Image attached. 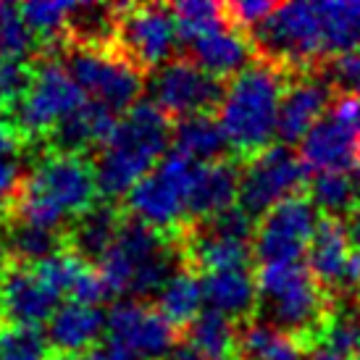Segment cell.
I'll use <instances>...</instances> for the list:
<instances>
[{
	"label": "cell",
	"instance_id": "obj_34",
	"mask_svg": "<svg viewBox=\"0 0 360 360\" xmlns=\"http://www.w3.org/2000/svg\"><path fill=\"white\" fill-rule=\"evenodd\" d=\"M0 360H51V345L40 329L11 326L0 337Z\"/></svg>",
	"mask_w": 360,
	"mask_h": 360
},
{
	"label": "cell",
	"instance_id": "obj_10",
	"mask_svg": "<svg viewBox=\"0 0 360 360\" xmlns=\"http://www.w3.org/2000/svg\"><path fill=\"white\" fill-rule=\"evenodd\" d=\"M110 45L142 74L163 69L166 63H171L179 45V30L171 6L169 8L158 3L119 6Z\"/></svg>",
	"mask_w": 360,
	"mask_h": 360
},
{
	"label": "cell",
	"instance_id": "obj_27",
	"mask_svg": "<svg viewBox=\"0 0 360 360\" xmlns=\"http://www.w3.org/2000/svg\"><path fill=\"white\" fill-rule=\"evenodd\" d=\"M202 302H205V292H202V279L190 269L181 266L166 287L158 292V302L155 308L174 323V326H190L192 321L202 313Z\"/></svg>",
	"mask_w": 360,
	"mask_h": 360
},
{
	"label": "cell",
	"instance_id": "obj_47",
	"mask_svg": "<svg viewBox=\"0 0 360 360\" xmlns=\"http://www.w3.org/2000/svg\"><path fill=\"white\" fill-rule=\"evenodd\" d=\"M229 360H231V358H229Z\"/></svg>",
	"mask_w": 360,
	"mask_h": 360
},
{
	"label": "cell",
	"instance_id": "obj_7",
	"mask_svg": "<svg viewBox=\"0 0 360 360\" xmlns=\"http://www.w3.org/2000/svg\"><path fill=\"white\" fill-rule=\"evenodd\" d=\"M202 163L171 153L127 195V216L163 234L190 224V195Z\"/></svg>",
	"mask_w": 360,
	"mask_h": 360
},
{
	"label": "cell",
	"instance_id": "obj_6",
	"mask_svg": "<svg viewBox=\"0 0 360 360\" xmlns=\"http://www.w3.org/2000/svg\"><path fill=\"white\" fill-rule=\"evenodd\" d=\"M250 40L260 60L274 63L287 74L321 69L326 48L319 3H279V8L252 32Z\"/></svg>",
	"mask_w": 360,
	"mask_h": 360
},
{
	"label": "cell",
	"instance_id": "obj_8",
	"mask_svg": "<svg viewBox=\"0 0 360 360\" xmlns=\"http://www.w3.org/2000/svg\"><path fill=\"white\" fill-rule=\"evenodd\" d=\"M66 69L87 101L119 110H131L140 103L145 74L124 58L113 45H66Z\"/></svg>",
	"mask_w": 360,
	"mask_h": 360
},
{
	"label": "cell",
	"instance_id": "obj_4",
	"mask_svg": "<svg viewBox=\"0 0 360 360\" xmlns=\"http://www.w3.org/2000/svg\"><path fill=\"white\" fill-rule=\"evenodd\" d=\"M181 260L187 258L176 234H163L127 216L119 240L95 269L101 271L110 295H129V300H140L158 295L181 269Z\"/></svg>",
	"mask_w": 360,
	"mask_h": 360
},
{
	"label": "cell",
	"instance_id": "obj_39",
	"mask_svg": "<svg viewBox=\"0 0 360 360\" xmlns=\"http://www.w3.org/2000/svg\"><path fill=\"white\" fill-rule=\"evenodd\" d=\"M160 360H202V355L192 347L190 342L184 340V342H176V345H174Z\"/></svg>",
	"mask_w": 360,
	"mask_h": 360
},
{
	"label": "cell",
	"instance_id": "obj_16",
	"mask_svg": "<svg viewBox=\"0 0 360 360\" xmlns=\"http://www.w3.org/2000/svg\"><path fill=\"white\" fill-rule=\"evenodd\" d=\"M334 87L326 79L323 71H308V74H295V79L287 84L279 108V129L276 137L281 145H295L302 142L316 124L331 110L334 103Z\"/></svg>",
	"mask_w": 360,
	"mask_h": 360
},
{
	"label": "cell",
	"instance_id": "obj_13",
	"mask_svg": "<svg viewBox=\"0 0 360 360\" xmlns=\"http://www.w3.org/2000/svg\"><path fill=\"white\" fill-rule=\"evenodd\" d=\"M224 82L210 77L190 58H176L163 69L153 71L150 101L169 119H190L219 110L224 101Z\"/></svg>",
	"mask_w": 360,
	"mask_h": 360
},
{
	"label": "cell",
	"instance_id": "obj_3",
	"mask_svg": "<svg viewBox=\"0 0 360 360\" xmlns=\"http://www.w3.org/2000/svg\"><path fill=\"white\" fill-rule=\"evenodd\" d=\"M284 79L287 71L266 60H255L226 84L216 119L237 158L250 160L271 148L279 129L281 98L287 90Z\"/></svg>",
	"mask_w": 360,
	"mask_h": 360
},
{
	"label": "cell",
	"instance_id": "obj_22",
	"mask_svg": "<svg viewBox=\"0 0 360 360\" xmlns=\"http://www.w3.org/2000/svg\"><path fill=\"white\" fill-rule=\"evenodd\" d=\"M127 216L116 210L110 202H95L87 213H82L77 221L69 224L66 231V250L79 255L92 266H98L105 252L119 240V231L124 226Z\"/></svg>",
	"mask_w": 360,
	"mask_h": 360
},
{
	"label": "cell",
	"instance_id": "obj_29",
	"mask_svg": "<svg viewBox=\"0 0 360 360\" xmlns=\"http://www.w3.org/2000/svg\"><path fill=\"white\" fill-rule=\"evenodd\" d=\"M237 334L240 329L234 326V321L216 310H202L187 326V342L205 360H229L231 352L237 350Z\"/></svg>",
	"mask_w": 360,
	"mask_h": 360
},
{
	"label": "cell",
	"instance_id": "obj_2",
	"mask_svg": "<svg viewBox=\"0 0 360 360\" xmlns=\"http://www.w3.org/2000/svg\"><path fill=\"white\" fill-rule=\"evenodd\" d=\"M174 140L171 121L153 101H140L124 113L108 145L95 158L98 192L105 200L127 198L160 160Z\"/></svg>",
	"mask_w": 360,
	"mask_h": 360
},
{
	"label": "cell",
	"instance_id": "obj_19",
	"mask_svg": "<svg viewBox=\"0 0 360 360\" xmlns=\"http://www.w3.org/2000/svg\"><path fill=\"white\" fill-rule=\"evenodd\" d=\"M119 127V113L103 103L87 101L84 105L69 113L53 129L48 142L53 145V153H69V155H82L95 148H105L113 131Z\"/></svg>",
	"mask_w": 360,
	"mask_h": 360
},
{
	"label": "cell",
	"instance_id": "obj_23",
	"mask_svg": "<svg viewBox=\"0 0 360 360\" xmlns=\"http://www.w3.org/2000/svg\"><path fill=\"white\" fill-rule=\"evenodd\" d=\"M240 176L242 171L229 158L202 163L190 195V224L234 208V202H240Z\"/></svg>",
	"mask_w": 360,
	"mask_h": 360
},
{
	"label": "cell",
	"instance_id": "obj_30",
	"mask_svg": "<svg viewBox=\"0 0 360 360\" xmlns=\"http://www.w3.org/2000/svg\"><path fill=\"white\" fill-rule=\"evenodd\" d=\"M310 202L323 219H340L342 213L350 216L360 202V192L355 176L350 174H316L310 181Z\"/></svg>",
	"mask_w": 360,
	"mask_h": 360
},
{
	"label": "cell",
	"instance_id": "obj_26",
	"mask_svg": "<svg viewBox=\"0 0 360 360\" xmlns=\"http://www.w3.org/2000/svg\"><path fill=\"white\" fill-rule=\"evenodd\" d=\"M171 142H174V153H179L190 160H198V163L226 160V153L231 150L219 119L210 113L179 119L174 127V140Z\"/></svg>",
	"mask_w": 360,
	"mask_h": 360
},
{
	"label": "cell",
	"instance_id": "obj_9",
	"mask_svg": "<svg viewBox=\"0 0 360 360\" xmlns=\"http://www.w3.org/2000/svg\"><path fill=\"white\" fill-rule=\"evenodd\" d=\"M84 103L87 98L74 82L66 63L58 58H42L34 66V77L27 95L11 108L13 110L11 124L21 140L51 137L60 121Z\"/></svg>",
	"mask_w": 360,
	"mask_h": 360
},
{
	"label": "cell",
	"instance_id": "obj_44",
	"mask_svg": "<svg viewBox=\"0 0 360 360\" xmlns=\"http://www.w3.org/2000/svg\"><path fill=\"white\" fill-rule=\"evenodd\" d=\"M355 184H358V192H360V169L355 171Z\"/></svg>",
	"mask_w": 360,
	"mask_h": 360
},
{
	"label": "cell",
	"instance_id": "obj_21",
	"mask_svg": "<svg viewBox=\"0 0 360 360\" xmlns=\"http://www.w3.org/2000/svg\"><path fill=\"white\" fill-rule=\"evenodd\" d=\"M352 263V245L342 219H321L308 250V269L331 295H340Z\"/></svg>",
	"mask_w": 360,
	"mask_h": 360
},
{
	"label": "cell",
	"instance_id": "obj_15",
	"mask_svg": "<svg viewBox=\"0 0 360 360\" xmlns=\"http://www.w3.org/2000/svg\"><path fill=\"white\" fill-rule=\"evenodd\" d=\"M60 295L42 279L37 266L3 263L0 269V316L11 326L40 329L53 319Z\"/></svg>",
	"mask_w": 360,
	"mask_h": 360
},
{
	"label": "cell",
	"instance_id": "obj_37",
	"mask_svg": "<svg viewBox=\"0 0 360 360\" xmlns=\"http://www.w3.org/2000/svg\"><path fill=\"white\" fill-rule=\"evenodd\" d=\"M276 8L279 3H269V0H237V3H226V16L231 27H237L245 34H252Z\"/></svg>",
	"mask_w": 360,
	"mask_h": 360
},
{
	"label": "cell",
	"instance_id": "obj_36",
	"mask_svg": "<svg viewBox=\"0 0 360 360\" xmlns=\"http://www.w3.org/2000/svg\"><path fill=\"white\" fill-rule=\"evenodd\" d=\"M321 71L326 74V79L331 82L337 95H355V98H360V51L337 56L326 66H321Z\"/></svg>",
	"mask_w": 360,
	"mask_h": 360
},
{
	"label": "cell",
	"instance_id": "obj_31",
	"mask_svg": "<svg viewBox=\"0 0 360 360\" xmlns=\"http://www.w3.org/2000/svg\"><path fill=\"white\" fill-rule=\"evenodd\" d=\"M174 19H176V30H179V40L190 45L208 32L219 30L224 24H229L226 16V3H213V0H181L171 6Z\"/></svg>",
	"mask_w": 360,
	"mask_h": 360
},
{
	"label": "cell",
	"instance_id": "obj_12",
	"mask_svg": "<svg viewBox=\"0 0 360 360\" xmlns=\"http://www.w3.org/2000/svg\"><path fill=\"white\" fill-rule=\"evenodd\" d=\"M319 210L310 198H292L271 208L258 221L252 252L260 266H292L302 263L319 229Z\"/></svg>",
	"mask_w": 360,
	"mask_h": 360
},
{
	"label": "cell",
	"instance_id": "obj_41",
	"mask_svg": "<svg viewBox=\"0 0 360 360\" xmlns=\"http://www.w3.org/2000/svg\"><path fill=\"white\" fill-rule=\"evenodd\" d=\"M310 360H360V358H340V355H331L326 350H313L310 352Z\"/></svg>",
	"mask_w": 360,
	"mask_h": 360
},
{
	"label": "cell",
	"instance_id": "obj_24",
	"mask_svg": "<svg viewBox=\"0 0 360 360\" xmlns=\"http://www.w3.org/2000/svg\"><path fill=\"white\" fill-rule=\"evenodd\" d=\"M202 292L208 310H216L231 321H245L258 310V279L248 269L205 274Z\"/></svg>",
	"mask_w": 360,
	"mask_h": 360
},
{
	"label": "cell",
	"instance_id": "obj_20",
	"mask_svg": "<svg viewBox=\"0 0 360 360\" xmlns=\"http://www.w3.org/2000/svg\"><path fill=\"white\" fill-rule=\"evenodd\" d=\"M108 331V316L98 305L63 302L48 321V345L56 355H87Z\"/></svg>",
	"mask_w": 360,
	"mask_h": 360
},
{
	"label": "cell",
	"instance_id": "obj_42",
	"mask_svg": "<svg viewBox=\"0 0 360 360\" xmlns=\"http://www.w3.org/2000/svg\"><path fill=\"white\" fill-rule=\"evenodd\" d=\"M51 360H98V358L92 352V355H51Z\"/></svg>",
	"mask_w": 360,
	"mask_h": 360
},
{
	"label": "cell",
	"instance_id": "obj_5",
	"mask_svg": "<svg viewBox=\"0 0 360 360\" xmlns=\"http://www.w3.org/2000/svg\"><path fill=\"white\" fill-rule=\"evenodd\" d=\"M255 279L260 319L287 334L300 337L313 350L334 313V300L310 274L308 266H260Z\"/></svg>",
	"mask_w": 360,
	"mask_h": 360
},
{
	"label": "cell",
	"instance_id": "obj_43",
	"mask_svg": "<svg viewBox=\"0 0 360 360\" xmlns=\"http://www.w3.org/2000/svg\"><path fill=\"white\" fill-rule=\"evenodd\" d=\"M6 216H8V210H3V205H0V226H3V221H6Z\"/></svg>",
	"mask_w": 360,
	"mask_h": 360
},
{
	"label": "cell",
	"instance_id": "obj_46",
	"mask_svg": "<svg viewBox=\"0 0 360 360\" xmlns=\"http://www.w3.org/2000/svg\"><path fill=\"white\" fill-rule=\"evenodd\" d=\"M0 337H3V329H0Z\"/></svg>",
	"mask_w": 360,
	"mask_h": 360
},
{
	"label": "cell",
	"instance_id": "obj_14",
	"mask_svg": "<svg viewBox=\"0 0 360 360\" xmlns=\"http://www.w3.org/2000/svg\"><path fill=\"white\" fill-rule=\"evenodd\" d=\"M108 342L137 360H160L176 345V326L155 305L121 300L108 313Z\"/></svg>",
	"mask_w": 360,
	"mask_h": 360
},
{
	"label": "cell",
	"instance_id": "obj_25",
	"mask_svg": "<svg viewBox=\"0 0 360 360\" xmlns=\"http://www.w3.org/2000/svg\"><path fill=\"white\" fill-rule=\"evenodd\" d=\"M310 350L308 342L295 334L271 326L266 321L242 323L237 334V360H305Z\"/></svg>",
	"mask_w": 360,
	"mask_h": 360
},
{
	"label": "cell",
	"instance_id": "obj_17",
	"mask_svg": "<svg viewBox=\"0 0 360 360\" xmlns=\"http://www.w3.org/2000/svg\"><path fill=\"white\" fill-rule=\"evenodd\" d=\"M300 158L313 174H350L360 169V134L358 127L326 113L302 137Z\"/></svg>",
	"mask_w": 360,
	"mask_h": 360
},
{
	"label": "cell",
	"instance_id": "obj_1",
	"mask_svg": "<svg viewBox=\"0 0 360 360\" xmlns=\"http://www.w3.org/2000/svg\"><path fill=\"white\" fill-rule=\"evenodd\" d=\"M95 166L84 155L51 153L27 174L8 202L11 219L37 229L66 234L63 226L77 221L98 202Z\"/></svg>",
	"mask_w": 360,
	"mask_h": 360
},
{
	"label": "cell",
	"instance_id": "obj_38",
	"mask_svg": "<svg viewBox=\"0 0 360 360\" xmlns=\"http://www.w3.org/2000/svg\"><path fill=\"white\" fill-rule=\"evenodd\" d=\"M345 226H347V237H350L352 252L360 258V202L352 208V213L347 216V221H345Z\"/></svg>",
	"mask_w": 360,
	"mask_h": 360
},
{
	"label": "cell",
	"instance_id": "obj_35",
	"mask_svg": "<svg viewBox=\"0 0 360 360\" xmlns=\"http://www.w3.org/2000/svg\"><path fill=\"white\" fill-rule=\"evenodd\" d=\"M27 179L21 169V137L16 129L0 137V200H13Z\"/></svg>",
	"mask_w": 360,
	"mask_h": 360
},
{
	"label": "cell",
	"instance_id": "obj_32",
	"mask_svg": "<svg viewBox=\"0 0 360 360\" xmlns=\"http://www.w3.org/2000/svg\"><path fill=\"white\" fill-rule=\"evenodd\" d=\"M32 53H34V34L21 16V8L0 3V66L30 63Z\"/></svg>",
	"mask_w": 360,
	"mask_h": 360
},
{
	"label": "cell",
	"instance_id": "obj_40",
	"mask_svg": "<svg viewBox=\"0 0 360 360\" xmlns=\"http://www.w3.org/2000/svg\"><path fill=\"white\" fill-rule=\"evenodd\" d=\"M8 131H13V124H11V119H8V110L0 105V137H6Z\"/></svg>",
	"mask_w": 360,
	"mask_h": 360
},
{
	"label": "cell",
	"instance_id": "obj_45",
	"mask_svg": "<svg viewBox=\"0 0 360 360\" xmlns=\"http://www.w3.org/2000/svg\"><path fill=\"white\" fill-rule=\"evenodd\" d=\"M358 134H360V121H358Z\"/></svg>",
	"mask_w": 360,
	"mask_h": 360
},
{
	"label": "cell",
	"instance_id": "obj_33",
	"mask_svg": "<svg viewBox=\"0 0 360 360\" xmlns=\"http://www.w3.org/2000/svg\"><path fill=\"white\" fill-rule=\"evenodd\" d=\"M77 3H66V0H53V3H24L21 6V16L27 21L32 34H40L48 42L69 40V24L71 13H74Z\"/></svg>",
	"mask_w": 360,
	"mask_h": 360
},
{
	"label": "cell",
	"instance_id": "obj_11",
	"mask_svg": "<svg viewBox=\"0 0 360 360\" xmlns=\"http://www.w3.org/2000/svg\"><path fill=\"white\" fill-rule=\"evenodd\" d=\"M305 176L308 169L300 153H295L290 145H271L245 160L240 176V208L252 219L266 216L284 200L297 198Z\"/></svg>",
	"mask_w": 360,
	"mask_h": 360
},
{
	"label": "cell",
	"instance_id": "obj_18",
	"mask_svg": "<svg viewBox=\"0 0 360 360\" xmlns=\"http://www.w3.org/2000/svg\"><path fill=\"white\" fill-rule=\"evenodd\" d=\"M187 48H190V60H195L205 74L216 77L219 82H231L234 77H240L250 66L255 53L250 34H245L231 24H224L219 30L192 40Z\"/></svg>",
	"mask_w": 360,
	"mask_h": 360
},
{
	"label": "cell",
	"instance_id": "obj_28",
	"mask_svg": "<svg viewBox=\"0 0 360 360\" xmlns=\"http://www.w3.org/2000/svg\"><path fill=\"white\" fill-rule=\"evenodd\" d=\"M321 30L326 56H345L360 51V0L350 3H319Z\"/></svg>",
	"mask_w": 360,
	"mask_h": 360
}]
</instances>
